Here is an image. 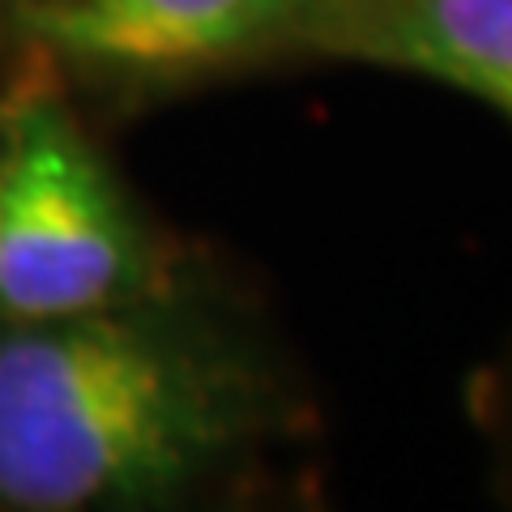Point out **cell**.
I'll return each instance as SVG.
<instances>
[{"mask_svg": "<svg viewBox=\"0 0 512 512\" xmlns=\"http://www.w3.org/2000/svg\"><path fill=\"white\" fill-rule=\"evenodd\" d=\"M274 423L269 363L163 295L0 320V512H163Z\"/></svg>", "mask_w": 512, "mask_h": 512, "instance_id": "cell-1", "label": "cell"}, {"mask_svg": "<svg viewBox=\"0 0 512 512\" xmlns=\"http://www.w3.org/2000/svg\"><path fill=\"white\" fill-rule=\"evenodd\" d=\"M154 295V244L103 154L56 94L13 90L0 320H60Z\"/></svg>", "mask_w": 512, "mask_h": 512, "instance_id": "cell-2", "label": "cell"}, {"mask_svg": "<svg viewBox=\"0 0 512 512\" xmlns=\"http://www.w3.org/2000/svg\"><path fill=\"white\" fill-rule=\"evenodd\" d=\"M320 0H22L43 56L124 77H180L299 43Z\"/></svg>", "mask_w": 512, "mask_h": 512, "instance_id": "cell-3", "label": "cell"}, {"mask_svg": "<svg viewBox=\"0 0 512 512\" xmlns=\"http://www.w3.org/2000/svg\"><path fill=\"white\" fill-rule=\"evenodd\" d=\"M295 47L431 77L512 120V0H320Z\"/></svg>", "mask_w": 512, "mask_h": 512, "instance_id": "cell-4", "label": "cell"}, {"mask_svg": "<svg viewBox=\"0 0 512 512\" xmlns=\"http://www.w3.org/2000/svg\"><path fill=\"white\" fill-rule=\"evenodd\" d=\"M9 120H13V90L0 99V197H5V158H9Z\"/></svg>", "mask_w": 512, "mask_h": 512, "instance_id": "cell-5", "label": "cell"}]
</instances>
